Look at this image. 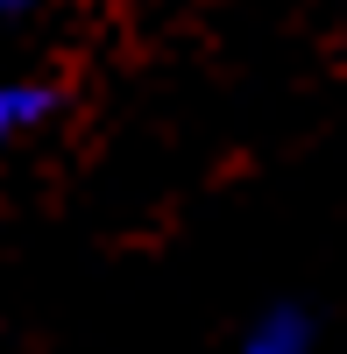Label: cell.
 Listing matches in <instances>:
<instances>
[{
  "label": "cell",
  "mask_w": 347,
  "mask_h": 354,
  "mask_svg": "<svg viewBox=\"0 0 347 354\" xmlns=\"http://www.w3.org/2000/svg\"><path fill=\"white\" fill-rule=\"evenodd\" d=\"M57 121V85L50 78H0V163L28 149Z\"/></svg>",
  "instance_id": "obj_1"
},
{
  "label": "cell",
  "mask_w": 347,
  "mask_h": 354,
  "mask_svg": "<svg viewBox=\"0 0 347 354\" xmlns=\"http://www.w3.org/2000/svg\"><path fill=\"white\" fill-rule=\"evenodd\" d=\"M234 354H312V333H305L298 312H270L234 340Z\"/></svg>",
  "instance_id": "obj_2"
},
{
  "label": "cell",
  "mask_w": 347,
  "mask_h": 354,
  "mask_svg": "<svg viewBox=\"0 0 347 354\" xmlns=\"http://www.w3.org/2000/svg\"><path fill=\"white\" fill-rule=\"evenodd\" d=\"M57 8V0H0V28H28V21H43Z\"/></svg>",
  "instance_id": "obj_3"
}]
</instances>
